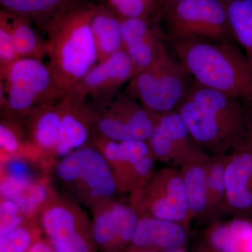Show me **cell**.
<instances>
[{
	"instance_id": "obj_37",
	"label": "cell",
	"mask_w": 252,
	"mask_h": 252,
	"mask_svg": "<svg viewBox=\"0 0 252 252\" xmlns=\"http://www.w3.org/2000/svg\"><path fill=\"white\" fill-rule=\"evenodd\" d=\"M183 1H185V0H158L160 12H162L163 10L171 7L174 5L178 4V3Z\"/></svg>"
},
{
	"instance_id": "obj_22",
	"label": "cell",
	"mask_w": 252,
	"mask_h": 252,
	"mask_svg": "<svg viewBox=\"0 0 252 252\" xmlns=\"http://www.w3.org/2000/svg\"><path fill=\"white\" fill-rule=\"evenodd\" d=\"M209 159L188 164L180 168L192 219L206 220Z\"/></svg>"
},
{
	"instance_id": "obj_29",
	"label": "cell",
	"mask_w": 252,
	"mask_h": 252,
	"mask_svg": "<svg viewBox=\"0 0 252 252\" xmlns=\"http://www.w3.org/2000/svg\"><path fill=\"white\" fill-rule=\"evenodd\" d=\"M111 207L119 222V245L123 247L132 243L140 220L138 213L132 206L123 203H112Z\"/></svg>"
},
{
	"instance_id": "obj_10",
	"label": "cell",
	"mask_w": 252,
	"mask_h": 252,
	"mask_svg": "<svg viewBox=\"0 0 252 252\" xmlns=\"http://www.w3.org/2000/svg\"><path fill=\"white\" fill-rule=\"evenodd\" d=\"M95 144L114 170L120 190L133 193L155 173L156 158L147 141L119 142L98 135Z\"/></svg>"
},
{
	"instance_id": "obj_14",
	"label": "cell",
	"mask_w": 252,
	"mask_h": 252,
	"mask_svg": "<svg viewBox=\"0 0 252 252\" xmlns=\"http://www.w3.org/2000/svg\"><path fill=\"white\" fill-rule=\"evenodd\" d=\"M225 176L226 214L235 218H251L252 140L248 135L228 154Z\"/></svg>"
},
{
	"instance_id": "obj_23",
	"label": "cell",
	"mask_w": 252,
	"mask_h": 252,
	"mask_svg": "<svg viewBox=\"0 0 252 252\" xmlns=\"http://www.w3.org/2000/svg\"><path fill=\"white\" fill-rule=\"evenodd\" d=\"M228 154L210 157L208 160L206 220H214L226 213L225 174Z\"/></svg>"
},
{
	"instance_id": "obj_30",
	"label": "cell",
	"mask_w": 252,
	"mask_h": 252,
	"mask_svg": "<svg viewBox=\"0 0 252 252\" xmlns=\"http://www.w3.org/2000/svg\"><path fill=\"white\" fill-rule=\"evenodd\" d=\"M19 59L6 11L0 10V72L4 71L15 61Z\"/></svg>"
},
{
	"instance_id": "obj_40",
	"label": "cell",
	"mask_w": 252,
	"mask_h": 252,
	"mask_svg": "<svg viewBox=\"0 0 252 252\" xmlns=\"http://www.w3.org/2000/svg\"><path fill=\"white\" fill-rule=\"evenodd\" d=\"M198 252H212L210 250H209L208 249L206 248V247H203L199 250Z\"/></svg>"
},
{
	"instance_id": "obj_9",
	"label": "cell",
	"mask_w": 252,
	"mask_h": 252,
	"mask_svg": "<svg viewBox=\"0 0 252 252\" xmlns=\"http://www.w3.org/2000/svg\"><path fill=\"white\" fill-rule=\"evenodd\" d=\"M147 142L156 160L177 168L210 158L194 140L185 121L176 110L157 114Z\"/></svg>"
},
{
	"instance_id": "obj_24",
	"label": "cell",
	"mask_w": 252,
	"mask_h": 252,
	"mask_svg": "<svg viewBox=\"0 0 252 252\" xmlns=\"http://www.w3.org/2000/svg\"><path fill=\"white\" fill-rule=\"evenodd\" d=\"M8 14L19 59H34L43 61L44 58L47 57V41L36 32L34 25L27 19Z\"/></svg>"
},
{
	"instance_id": "obj_27",
	"label": "cell",
	"mask_w": 252,
	"mask_h": 252,
	"mask_svg": "<svg viewBox=\"0 0 252 252\" xmlns=\"http://www.w3.org/2000/svg\"><path fill=\"white\" fill-rule=\"evenodd\" d=\"M24 143L31 144L23 121L3 117L0 124L1 152L9 155H15L20 152Z\"/></svg>"
},
{
	"instance_id": "obj_21",
	"label": "cell",
	"mask_w": 252,
	"mask_h": 252,
	"mask_svg": "<svg viewBox=\"0 0 252 252\" xmlns=\"http://www.w3.org/2000/svg\"><path fill=\"white\" fill-rule=\"evenodd\" d=\"M80 0H0L2 10L31 21L44 31L51 20Z\"/></svg>"
},
{
	"instance_id": "obj_28",
	"label": "cell",
	"mask_w": 252,
	"mask_h": 252,
	"mask_svg": "<svg viewBox=\"0 0 252 252\" xmlns=\"http://www.w3.org/2000/svg\"><path fill=\"white\" fill-rule=\"evenodd\" d=\"M121 18H152L160 11L158 0H107Z\"/></svg>"
},
{
	"instance_id": "obj_18",
	"label": "cell",
	"mask_w": 252,
	"mask_h": 252,
	"mask_svg": "<svg viewBox=\"0 0 252 252\" xmlns=\"http://www.w3.org/2000/svg\"><path fill=\"white\" fill-rule=\"evenodd\" d=\"M61 100L36 109L22 120L32 147L41 152L54 154L56 152L62 117Z\"/></svg>"
},
{
	"instance_id": "obj_1",
	"label": "cell",
	"mask_w": 252,
	"mask_h": 252,
	"mask_svg": "<svg viewBox=\"0 0 252 252\" xmlns=\"http://www.w3.org/2000/svg\"><path fill=\"white\" fill-rule=\"evenodd\" d=\"M94 5L79 1L50 21L44 30L50 70L67 94L98 63L91 31Z\"/></svg>"
},
{
	"instance_id": "obj_17",
	"label": "cell",
	"mask_w": 252,
	"mask_h": 252,
	"mask_svg": "<svg viewBox=\"0 0 252 252\" xmlns=\"http://www.w3.org/2000/svg\"><path fill=\"white\" fill-rule=\"evenodd\" d=\"M187 229L170 220L154 217H140L132 244L142 251L166 252L184 248Z\"/></svg>"
},
{
	"instance_id": "obj_11",
	"label": "cell",
	"mask_w": 252,
	"mask_h": 252,
	"mask_svg": "<svg viewBox=\"0 0 252 252\" xmlns=\"http://www.w3.org/2000/svg\"><path fill=\"white\" fill-rule=\"evenodd\" d=\"M176 111L185 121L195 142L210 157L226 155L242 143L216 114L187 95Z\"/></svg>"
},
{
	"instance_id": "obj_25",
	"label": "cell",
	"mask_w": 252,
	"mask_h": 252,
	"mask_svg": "<svg viewBox=\"0 0 252 252\" xmlns=\"http://www.w3.org/2000/svg\"><path fill=\"white\" fill-rule=\"evenodd\" d=\"M234 39L252 64V0H223Z\"/></svg>"
},
{
	"instance_id": "obj_16",
	"label": "cell",
	"mask_w": 252,
	"mask_h": 252,
	"mask_svg": "<svg viewBox=\"0 0 252 252\" xmlns=\"http://www.w3.org/2000/svg\"><path fill=\"white\" fill-rule=\"evenodd\" d=\"M152 19L121 18L123 49L132 60L137 73L153 62L165 44L161 29Z\"/></svg>"
},
{
	"instance_id": "obj_15",
	"label": "cell",
	"mask_w": 252,
	"mask_h": 252,
	"mask_svg": "<svg viewBox=\"0 0 252 252\" xmlns=\"http://www.w3.org/2000/svg\"><path fill=\"white\" fill-rule=\"evenodd\" d=\"M62 107L59 142L55 154L64 157L84 147L94 127V109L87 98L67 94L61 100Z\"/></svg>"
},
{
	"instance_id": "obj_12",
	"label": "cell",
	"mask_w": 252,
	"mask_h": 252,
	"mask_svg": "<svg viewBox=\"0 0 252 252\" xmlns=\"http://www.w3.org/2000/svg\"><path fill=\"white\" fill-rule=\"evenodd\" d=\"M44 207L41 227L54 252H92L76 208L63 202L47 203Z\"/></svg>"
},
{
	"instance_id": "obj_33",
	"label": "cell",
	"mask_w": 252,
	"mask_h": 252,
	"mask_svg": "<svg viewBox=\"0 0 252 252\" xmlns=\"http://www.w3.org/2000/svg\"><path fill=\"white\" fill-rule=\"evenodd\" d=\"M4 177L21 183L34 182L31 167L26 160L20 158H10L4 164Z\"/></svg>"
},
{
	"instance_id": "obj_4",
	"label": "cell",
	"mask_w": 252,
	"mask_h": 252,
	"mask_svg": "<svg viewBox=\"0 0 252 252\" xmlns=\"http://www.w3.org/2000/svg\"><path fill=\"white\" fill-rule=\"evenodd\" d=\"M189 74L164 44L155 60L127 83L126 94L155 114L175 111L187 97Z\"/></svg>"
},
{
	"instance_id": "obj_32",
	"label": "cell",
	"mask_w": 252,
	"mask_h": 252,
	"mask_svg": "<svg viewBox=\"0 0 252 252\" xmlns=\"http://www.w3.org/2000/svg\"><path fill=\"white\" fill-rule=\"evenodd\" d=\"M36 240L26 223L8 234L0 236V252H27Z\"/></svg>"
},
{
	"instance_id": "obj_20",
	"label": "cell",
	"mask_w": 252,
	"mask_h": 252,
	"mask_svg": "<svg viewBox=\"0 0 252 252\" xmlns=\"http://www.w3.org/2000/svg\"><path fill=\"white\" fill-rule=\"evenodd\" d=\"M91 31L98 62L123 49L122 21L109 5H94Z\"/></svg>"
},
{
	"instance_id": "obj_26",
	"label": "cell",
	"mask_w": 252,
	"mask_h": 252,
	"mask_svg": "<svg viewBox=\"0 0 252 252\" xmlns=\"http://www.w3.org/2000/svg\"><path fill=\"white\" fill-rule=\"evenodd\" d=\"M94 241L102 248L119 245V225L110 205L96 212L92 225Z\"/></svg>"
},
{
	"instance_id": "obj_3",
	"label": "cell",
	"mask_w": 252,
	"mask_h": 252,
	"mask_svg": "<svg viewBox=\"0 0 252 252\" xmlns=\"http://www.w3.org/2000/svg\"><path fill=\"white\" fill-rule=\"evenodd\" d=\"M65 94L48 64L20 59L0 72V104L3 117L23 120L36 109L59 102Z\"/></svg>"
},
{
	"instance_id": "obj_35",
	"label": "cell",
	"mask_w": 252,
	"mask_h": 252,
	"mask_svg": "<svg viewBox=\"0 0 252 252\" xmlns=\"http://www.w3.org/2000/svg\"><path fill=\"white\" fill-rule=\"evenodd\" d=\"M18 214L23 213L18 203L9 199L1 200L0 204V216H11Z\"/></svg>"
},
{
	"instance_id": "obj_36",
	"label": "cell",
	"mask_w": 252,
	"mask_h": 252,
	"mask_svg": "<svg viewBox=\"0 0 252 252\" xmlns=\"http://www.w3.org/2000/svg\"><path fill=\"white\" fill-rule=\"evenodd\" d=\"M27 252H54L51 244L44 240H36Z\"/></svg>"
},
{
	"instance_id": "obj_38",
	"label": "cell",
	"mask_w": 252,
	"mask_h": 252,
	"mask_svg": "<svg viewBox=\"0 0 252 252\" xmlns=\"http://www.w3.org/2000/svg\"><path fill=\"white\" fill-rule=\"evenodd\" d=\"M248 113V136L252 140V105L246 106Z\"/></svg>"
},
{
	"instance_id": "obj_8",
	"label": "cell",
	"mask_w": 252,
	"mask_h": 252,
	"mask_svg": "<svg viewBox=\"0 0 252 252\" xmlns=\"http://www.w3.org/2000/svg\"><path fill=\"white\" fill-rule=\"evenodd\" d=\"M56 174L63 182L76 184L99 200L110 198L119 189L110 164L95 147H83L63 157Z\"/></svg>"
},
{
	"instance_id": "obj_5",
	"label": "cell",
	"mask_w": 252,
	"mask_h": 252,
	"mask_svg": "<svg viewBox=\"0 0 252 252\" xmlns=\"http://www.w3.org/2000/svg\"><path fill=\"white\" fill-rule=\"evenodd\" d=\"M161 13L171 39L219 43L235 39L223 0H185Z\"/></svg>"
},
{
	"instance_id": "obj_39",
	"label": "cell",
	"mask_w": 252,
	"mask_h": 252,
	"mask_svg": "<svg viewBox=\"0 0 252 252\" xmlns=\"http://www.w3.org/2000/svg\"><path fill=\"white\" fill-rule=\"evenodd\" d=\"M166 252H187L185 251V249L184 248H181V249H177V250H172V251H169Z\"/></svg>"
},
{
	"instance_id": "obj_19",
	"label": "cell",
	"mask_w": 252,
	"mask_h": 252,
	"mask_svg": "<svg viewBox=\"0 0 252 252\" xmlns=\"http://www.w3.org/2000/svg\"><path fill=\"white\" fill-rule=\"evenodd\" d=\"M205 236V247L212 252H252V220L250 219L214 222Z\"/></svg>"
},
{
	"instance_id": "obj_41",
	"label": "cell",
	"mask_w": 252,
	"mask_h": 252,
	"mask_svg": "<svg viewBox=\"0 0 252 252\" xmlns=\"http://www.w3.org/2000/svg\"><path fill=\"white\" fill-rule=\"evenodd\" d=\"M142 252H147V251H142V250H141Z\"/></svg>"
},
{
	"instance_id": "obj_6",
	"label": "cell",
	"mask_w": 252,
	"mask_h": 252,
	"mask_svg": "<svg viewBox=\"0 0 252 252\" xmlns=\"http://www.w3.org/2000/svg\"><path fill=\"white\" fill-rule=\"evenodd\" d=\"M132 206L139 216L170 220L188 230L192 220L180 169L165 167L132 193Z\"/></svg>"
},
{
	"instance_id": "obj_7",
	"label": "cell",
	"mask_w": 252,
	"mask_h": 252,
	"mask_svg": "<svg viewBox=\"0 0 252 252\" xmlns=\"http://www.w3.org/2000/svg\"><path fill=\"white\" fill-rule=\"evenodd\" d=\"M94 127L98 135L122 142L148 141L157 114L149 111L126 93L96 100Z\"/></svg>"
},
{
	"instance_id": "obj_13",
	"label": "cell",
	"mask_w": 252,
	"mask_h": 252,
	"mask_svg": "<svg viewBox=\"0 0 252 252\" xmlns=\"http://www.w3.org/2000/svg\"><path fill=\"white\" fill-rule=\"evenodd\" d=\"M136 74L132 60L122 49L96 63L69 93L99 100L117 94Z\"/></svg>"
},
{
	"instance_id": "obj_34",
	"label": "cell",
	"mask_w": 252,
	"mask_h": 252,
	"mask_svg": "<svg viewBox=\"0 0 252 252\" xmlns=\"http://www.w3.org/2000/svg\"><path fill=\"white\" fill-rule=\"evenodd\" d=\"M26 217L23 214L11 216H0V236L8 234L25 224Z\"/></svg>"
},
{
	"instance_id": "obj_2",
	"label": "cell",
	"mask_w": 252,
	"mask_h": 252,
	"mask_svg": "<svg viewBox=\"0 0 252 252\" xmlns=\"http://www.w3.org/2000/svg\"><path fill=\"white\" fill-rule=\"evenodd\" d=\"M171 45L185 70L201 85L238 97L252 105V64L229 42L171 39Z\"/></svg>"
},
{
	"instance_id": "obj_31",
	"label": "cell",
	"mask_w": 252,
	"mask_h": 252,
	"mask_svg": "<svg viewBox=\"0 0 252 252\" xmlns=\"http://www.w3.org/2000/svg\"><path fill=\"white\" fill-rule=\"evenodd\" d=\"M49 195V189L45 183L34 182L15 202L26 216H32L48 203Z\"/></svg>"
}]
</instances>
